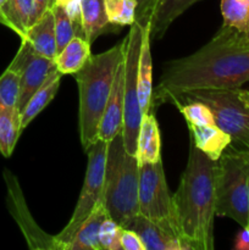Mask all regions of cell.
Here are the masks:
<instances>
[{"label":"cell","instance_id":"cell-34","mask_svg":"<svg viewBox=\"0 0 249 250\" xmlns=\"http://www.w3.org/2000/svg\"><path fill=\"white\" fill-rule=\"evenodd\" d=\"M236 250H249V226L242 227L241 231L237 233L234 241Z\"/></svg>","mask_w":249,"mask_h":250},{"label":"cell","instance_id":"cell-31","mask_svg":"<svg viewBox=\"0 0 249 250\" xmlns=\"http://www.w3.org/2000/svg\"><path fill=\"white\" fill-rule=\"evenodd\" d=\"M53 4H58L65 10L75 27L76 36L84 38L82 29V0H54Z\"/></svg>","mask_w":249,"mask_h":250},{"label":"cell","instance_id":"cell-23","mask_svg":"<svg viewBox=\"0 0 249 250\" xmlns=\"http://www.w3.org/2000/svg\"><path fill=\"white\" fill-rule=\"evenodd\" d=\"M111 27L104 0H82V29L84 38L90 44Z\"/></svg>","mask_w":249,"mask_h":250},{"label":"cell","instance_id":"cell-8","mask_svg":"<svg viewBox=\"0 0 249 250\" xmlns=\"http://www.w3.org/2000/svg\"><path fill=\"white\" fill-rule=\"evenodd\" d=\"M143 31L144 24L137 21L131 24L126 36L124 49V109L122 134L126 150L133 155L137 153V139L143 117L138 97V63Z\"/></svg>","mask_w":249,"mask_h":250},{"label":"cell","instance_id":"cell-24","mask_svg":"<svg viewBox=\"0 0 249 250\" xmlns=\"http://www.w3.org/2000/svg\"><path fill=\"white\" fill-rule=\"evenodd\" d=\"M21 133V112L0 106V154L2 156H11Z\"/></svg>","mask_w":249,"mask_h":250},{"label":"cell","instance_id":"cell-35","mask_svg":"<svg viewBox=\"0 0 249 250\" xmlns=\"http://www.w3.org/2000/svg\"><path fill=\"white\" fill-rule=\"evenodd\" d=\"M34 1V23L43 16L44 12L48 9H50L51 5H53L54 0H33Z\"/></svg>","mask_w":249,"mask_h":250},{"label":"cell","instance_id":"cell-4","mask_svg":"<svg viewBox=\"0 0 249 250\" xmlns=\"http://www.w3.org/2000/svg\"><path fill=\"white\" fill-rule=\"evenodd\" d=\"M139 163L124 146L122 131L107 142L104 204L109 216L122 229H132L138 211Z\"/></svg>","mask_w":249,"mask_h":250},{"label":"cell","instance_id":"cell-2","mask_svg":"<svg viewBox=\"0 0 249 250\" xmlns=\"http://www.w3.org/2000/svg\"><path fill=\"white\" fill-rule=\"evenodd\" d=\"M219 161L190 141L187 166L172 194L176 225L185 250L214 249Z\"/></svg>","mask_w":249,"mask_h":250},{"label":"cell","instance_id":"cell-21","mask_svg":"<svg viewBox=\"0 0 249 250\" xmlns=\"http://www.w3.org/2000/svg\"><path fill=\"white\" fill-rule=\"evenodd\" d=\"M90 55L89 42L75 36L60 53L56 54L54 62L61 75H73L84 66Z\"/></svg>","mask_w":249,"mask_h":250},{"label":"cell","instance_id":"cell-22","mask_svg":"<svg viewBox=\"0 0 249 250\" xmlns=\"http://www.w3.org/2000/svg\"><path fill=\"white\" fill-rule=\"evenodd\" d=\"M61 73L58 70L54 71L43 85L34 93L21 111V129L23 131L55 98L60 87Z\"/></svg>","mask_w":249,"mask_h":250},{"label":"cell","instance_id":"cell-19","mask_svg":"<svg viewBox=\"0 0 249 250\" xmlns=\"http://www.w3.org/2000/svg\"><path fill=\"white\" fill-rule=\"evenodd\" d=\"M109 216L104 202L99 203L76 232L68 250H102L99 244V231L103 221Z\"/></svg>","mask_w":249,"mask_h":250},{"label":"cell","instance_id":"cell-10","mask_svg":"<svg viewBox=\"0 0 249 250\" xmlns=\"http://www.w3.org/2000/svg\"><path fill=\"white\" fill-rule=\"evenodd\" d=\"M4 180L7 188V208L19 225L29 249L59 250L55 236L45 233L32 217L16 176L12 175L9 170H5Z\"/></svg>","mask_w":249,"mask_h":250},{"label":"cell","instance_id":"cell-7","mask_svg":"<svg viewBox=\"0 0 249 250\" xmlns=\"http://www.w3.org/2000/svg\"><path fill=\"white\" fill-rule=\"evenodd\" d=\"M88 154L87 171L84 182L76 204L72 217L65 229L55 236L59 250H68L76 232L81 225L87 220L99 203L104 202V177L106 165L107 143L98 139L89 148L85 149Z\"/></svg>","mask_w":249,"mask_h":250},{"label":"cell","instance_id":"cell-14","mask_svg":"<svg viewBox=\"0 0 249 250\" xmlns=\"http://www.w3.org/2000/svg\"><path fill=\"white\" fill-rule=\"evenodd\" d=\"M21 39L37 55L44 56L51 60L55 59L58 50H56L55 22H54V14L51 7L44 12L43 16L33 26L29 27L27 33Z\"/></svg>","mask_w":249,"mask_h":250},{"label":"cell","instance_id":"cell-36","mask_svg":"<svg viewBox=\"0 0 249 250\" xmlns=\"http://www.w3.org/2000/svg\"><path fill=\"white\" fill-rule=\"evenodd\" d=\"M238 93H239V98H241V100L249 109V89H241V88H239Z\"/></svg>","mask_w":249,"mask_h":250},{"label":"cell","instance_id":"cell-16","mask_svg":"<svg viewBox=\"0 0 249 250\" xmlns=\"http://www.w3.org/2000/svg\"><path fill=\"white\" fill-rule=\"evenodd\" d=\"M188 128L193 144L212 160H219L225 149L232 143L229 134L216 125H188Z\"/></svg>","mask_w":249,"mask_h":250},{"label":"cell","instance_id":"cell-20","mask_svg":"<svg viewBox=\"0 0 249 250\" xmlns=\"http://www.w3.org/2000/svg\"><path fill=\"white\" fill-rule=\"evenodd\" d=\"M200 0H158L150 19V37L160 39L168 27L188 7Z\"/></svg>","mask_w":249,"mask_h":250},{"label":"cell","instance_id":"cell-9","mask_svg":"<svg viewBox=\"0 0 249 250\" xmlns=\"http://www.w3.org/2000/svg\"><path fill=\"white\" fill-rule=\"evenodd\" d=\"M138 211L142 216L171 229L180 237L172 195L168 190L161 159L156 163L139 165Z\"/></svg>","mask_w":249,"mask_h":250},{"label":"cell","instance_id":"cell-5","mask_svg":"<svg viewBox=\"0 0 249 250\" xmlns=\"http://www.w3.org/2000/svg\"><path fill=\"white\" fill-rule=\"evenodd\" d=\"M217 161L216 216L249 226V149L231 143Z\"/></svg>","mask_w":249,"mask_h":250},{"label":"cell","instance_id":"cell-25","mask_svg":"<svg viewBox=\"0 0 249 250\" xmlns=\"http://www.w3.org/2000/svg\"><path fill=\"white\" fill-rule=\"evenodd\" d=\"M225 26L247 34L249 31V0H220Z\"/></svg>","mask_w":249,"mask_h":250},{"label":"cell","instance_id":"cell-11","mask_svg":"<svg viewBox=\"0 0 249 250\" xmlns=\"http://www.w3.org/2000/svg\"><path fill=\"white\" fill-rule=\"evenodd\" d=\"M10 66L21 71V90L19 97V110H23L32 95L45 83L49 76L56 71L54 60L37 55L24 42Z\"/></svg>","mask_w":249,"mask_h":250},{"label":"cell","instance_id":"cell-12","mask_svg":"<svg viewBox=\"0 0 249 250\" xmlns=\"http://www.w3.org/2000/svg\"><path fill=\"white\" fill-rule=\"evenodd\" d=\"M124 55L117 67L112 83L111 93L107 99L102 121H100L98 139L109 142L116 134L122 131L124 126Z\"/></svg>","mask_w":249,"mask_h":250},{"label":"cell","instance_id":"cell-17","mask_svg":"<svg viewBox=\"0 0 249 250\" xmlns=\"http://www.w3.org/2000/svg\"><path fill=\"white\" fill-rule=\"evenodd\" d=\"M137 159L139 165L156 163L161 159V139L158 121L151 112L143 115L137 139Z\"/></svg>","mask_w":249,"mask_h":250},{"label":"cell","instance_id":"cell-15","mask_svg":"<svg viewBox=\"0 0 249 250\" xmlns=\"http://www.w3.org/2000/svg\"><path fill=\"white\" fill-rule=\"evenodd\" d=\"M150 41V23H145L138 63V97L143 115L150 112L151 99H153V61H151Z\"/></svg>","mask_w":249,"mask_h":250},{"label":"cell","instance_id":"cell-33","mask_svg":"<svg viewBox=\"0 0 249 250\" xmlns=\"http://www.w3.org/2000/svg\"><path fill=\"white\" fill-rule=\"evenodd\" d=\"M122 250H145L141 237L129 229H124L121 233Z\"/></svg>","mask_w":249,"mask_h":250},{"label":"cell","instance_id":"cell-28","mask_svg":"<svg viewBox=\"0 0 249 250\" xmlns=\"http://www.w3.org/2000/svg\"><path fill=\"white\" fill-rule=\"evenodd\" d=\"M51 10H53L54 22H55L56 50L60 53L67 45L68 42L76 36V31L72 21L62 7L59 6L58 4H53Z\"/></svg>","mask_w":249,"mask_h":250},{"label":"cell","instance_id":"cell-30","mask_svg":"<svg viewBox=\"0 0 249 250\" xmlns=\"http://www.w3.org/2000/svg\"><path fill=\"white\" fill-rule=\"evenodd\" d=\"M122 227L110 216L103 221L99 231V244L102 250H121Z\"/></svg>","mask_w":249,"mask_h":250},{"label":"cell","instance_id":"cell-32","mask_svg":"<svg viewBox=\"0 0 249 250\" xmlns=\"http://www.w3.org/2000/svg\"><path fill=\"white\" fill-rule=\"evenodd\" d=\"M136 21L142 24L150 23L151 15L158 0H136Z\"/></svg>","mask_w":249,"mask_h":250},{"label":"cell","instance_id":"cell-26","mask_svg":"<svg viewBox=\"0 0 249 250\" xmlns=\"http://www.w3.org/2000/svg\"><path fill=\"white\" fill-rule=\"evenodd\" d=\"M21 90V71L9 67L0 76V106L19 110V97Z\"/></svg>","mask_w":249,"mask_h":250},{"label":"cell","instance_id":"cell-27","mask_svg":"<svg viewBox=\"0 0 249 250\" xmlns=\"http://www.w3.org/2000/svg\"><path fill=\"white\" fill-rule=\"evenodd\" d=\"M107 20L112 26H131L136 22V0H104Z\"/></svg>","mask_w":249,"mask_h":250},{"label":"cell","instance_id":"cell-1","mask_svg":"<svg viewBox=\"0 0 249 250\" xmlns=\"http://www.w3.org/2000/svg\"><path fill=\"white\" fill-rule=\"evenodd\" d=\"M248 81L249 38L222 24L199 50L164 63L160 80L153 89L151 110L190 90L233 89Z\"/></svg>","mask_w":249,"mask_h":250},{"label":"cell","instance_id":"cell-29","mask_svg":"<svg viewBox=\"0 0 249 250\" xmlns=\"http://www.w3.org/2000/svg\"><path fill=\"white\" fill-rule=\"evenodd\" d=\"M176 106L178 107L188 125H197V126L215 125V119L211 109L203 103L192 100V102L181 103Z\"/></svg>","mask_w":249,"mask_h":250},{"label":"cell","instance_id":"cell-3","mask_svg":"<svg viewBox=\"0 0 249 250\" xmlns=\"http://www.w3.org/2000/svg\"><path fill=\"white\" fill-rule=\"evenodd\" d=\"M124 49L126 38L104 53L90 55L84 66L73 73L80 94L78 128L84 150L98 141L100 121Z\"/></svg>","mask_w":249,"mask_h":250},{"label":"cell","instance_id":"cell-13","mask_svg":"<svg viewBox=\"0 0 249 250\" xmlns=\"http://www.w3.org/2000/svg\"><path fill=\"white\" fill-rule=\"evenodd\" d=\"M131 229L141 237L145 250H185L175 231L142 215L137 216Z\"/></svg>","mask_w":249,"mask_h":250},{"label":"cell","instance_id":"cell-6","mask_svg":"<svg viewBox=\"0 0 249 250\" xmlns=\"http://www.w3.org/2000/svg\"><path fill=\"white\" fill-rule=\"evenodd\" d=\"M239 88L233 89H195L183 93L172 102H200L211 109L215 125L229 134L232 143L249 149V109L239 98Z\"/></svg>","mask_w":249,"mask_h":250},{"label":"cell","instance_id":"cell-38","mask_svg":"<svg viewBox=\"0 0 249 250\" xmlns=\"http://www.w3.org/2000/svg\"><path fill=\"white\" fill-rule=\"evenodd\" d=\"M247 37H248V38H249V31H248V33H247Z\"/></svg>","mask_w":249,"mask_h":250},{"label":"cell","instance_id":"cell-18","mask_svg":"<svg viewBox=\"0 0 249 250\" xmlns=\"http://www.w3.org/2000/svg\"><path fill=\"white\" fill-rule=\"evenodd\" d=\"M33 0H6L0 7V23L23 38L34 24Z\"/></svg>","mask_w":249,"mask_h":250},{"label":"cell","instance_id":"cell-37","mask_svg":"<svg viewBox=\"0 0 249 250\" xmlns=\"http://www.w3.org/2000/svg\"><path fill=\"white\" fill-rule=\"evenodd\" d=\"M5 1H6V0H0V7H1L2 5H4Z\"/></svg>","mask_w":249,"mask_h":250}]
</instances>
